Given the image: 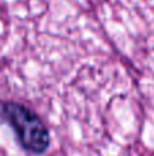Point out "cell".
I'll return each mask as SVG.
<instances>
[{"label": "cell", "instance_id": "6da1fadb", "mask_svg": "<svg viewBox=\"0 0 154 156\" xmlns=\"http://www.w3.org/2000/svg\"><path fill=\"white\" fill-rule=\"evenodd\" d=\"M0 118L14 130L22 149L41 155L51 144L49 130L33 110L16 101L0 103Z\"/></svg>", "mask_w": 154, "mask_h": 156}]
</instances>
